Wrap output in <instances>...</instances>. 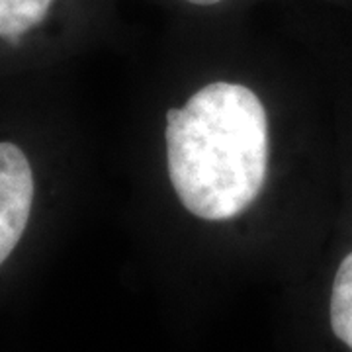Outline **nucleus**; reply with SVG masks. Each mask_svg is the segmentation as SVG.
<instances>
[{
	"instance_id": "nucleus-1",
	"label": "nucleus",
	"mask_w": 352,
	"mask_h": 352,
	"mask_svg": "<svg viewBox=\"0 0 352 352\" xmlns=\"http://www.w3.org/2000/svg\"><path fill=\"white\" fill-rule=\"evenodd\" d=\"M164 135L173 188L192 215L227 221L258 198L268 173V118L251 88L201 87L166 112Z\"/></svg>"
},
{
	"instance_id": "nucleus-4",
	"label": "nucleus",
	"mask_w": 352,
	"mask_h": 352,
	"mask_svg": "<svg viewBox=\"0 0 352 352\" xmlns=\"http://www.w3.org/2000/svg\"><path fill=\"white\" fill-rule=\"evenodd\" d=\"M331 327L352 349V252L340 263L331 292Z\"/></svg>"
},
{
	"instance_id": "nucleus-5",
	"label": "nucleus",
	"mask_w": 352,
	"mask_h": 352,
	"mask_svg": "<svg viewBox=\"0 0 352 352\" xmlns=\"http://www.w3.org/2000/svg\"><path fill=\"white\" fill-rule=\"evenodd\" d=\"M190 4H196V6H214L217 2H221V0H186Z\"/></svg>"
},
{
	"instance_id": "nucleus-3",
	"label": "nucleus",
	"mask_w": 352,
	"mask_h": 352,
	"mask_svg": "<svg viewBox=\"0 0 352 352\" xmlns=\"http://www.w3.org/2000/svg\"><path fill=\"white\" fill-rule=\"evenodd\" d=\"M55 0H0V38L16 41L41 25Z\"/></svg>"
},
{
	"instance_id": "nucleus-2",
	"label": "nucleus",
	"mask_w": 352,
	"mask_h": 352,
	"mask_svg": "<svg viewBox=\"0 0 352 352\" xmlns=\"http://www.w3.org/2000/svg\"><path fill=\"white\" fill-rule=\"evenodd\" d=\"M34 173L25 153L8 141L0 143V264L24 235L34 206Z\"/></svg>"
}]
</instances>
